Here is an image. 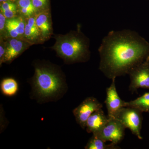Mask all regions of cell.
Returning <instances> with one entry per match:
<instances>
[{
  "mask_svg": "<svg viewBox=\"0 0 149 149\" xmlns=\"http://www.w3.org/2000/svg\"><path fill=\"white\" fill-rule=\"evenodd\" d=\"M86 149H120L117 145L111 143L107 145L106 142L95 135H93L85 147Z\"/></svg>",
  "mask_w": 149,
  "mask_h": 149,
  "instance_id": "cell-17",
  "label": "cell"
},
{
  "mask_svg": "<svg viewBox=\"0 0 149 149\" xmlns=\"http://www.w3.org/2000/svg\"><path fill=\"white\" fill-rule=\"evenodd\" d=\"M109 120L108 116L102 109L97 110L91 115L86 123V128L88 133L96 135L102 130Z\"/></svg>",
  "mask_w": 149,
  "mask_h": 149,
  "instance_id": "cell-13",
  "label": "cell"
},
{
  "mask_svg": "<svg viewBox=\"0 0 149 149\" xmlns=\"http://www.w3.org/2000/svg\"><path fill=\"white\" fill-rule=\"evenodd\" d=\"M129 91L133 93L139 88L149 89V56L130 70Z\"/></svg>",
  "mask_w": 149,
  "mask_h": 149,
  "instance_id": "cell-6",
  "label": "cell"
},
{
  "mask_svg": "<svg viewBox=\"0 0 149 149\" xmlns=\"http://www.w3.org/2000/svg\"><path fill=\"white\" fill-rule=\"evenodd\" d=\"M1 89L4 95L12 97L16 95L18 92V84L13 78L10 77L4 78L1 82Z\"/></svg>",
  "mask_w": 149,
  "mask_h": 149,
  "instance_id": "cell-15",
  "label": "cell"
},
{
  "mask_svg": "<svg viewBox=\"0 0 149 149\" xmlns=\"http://www.w3.org/2000/svg\"><path fill=\"white\" fill-rule=\"evenodd\" d=\"M6 52L3 63L10 64L32 45L24 38L6 39Z\"/></svg>",
  "mask_w": 149,
  "mask_h": 149,
  "instance_id": "cell-8",
  "label": "cell"
},
{
  "mask_svg": "<svg viewBox=\"0 0 149 149\" xmlns=\"http://www.w3.org/2000/svg\"><path fill=\"white\" fill-rule=\"evenodd\" d=\"M109 120L105 125L97 134L95 135L105 142L109 141L117 145L125 136V128L114 117H108Z\"/></svg>",
  "mask_w": 149,
  "mask_h": 149,
  "instance_id": "cell-5",
  "label": "cell"
},
{
  "mask_svg": "<svg viewBox=\"0 0 149 149\" xmlns=\"http://www.w3.org/2000/svg\"><path fill=\"white\" fill-rule=\"evenodd\" d=\"M6 17L0 12V38L4 40L7 39L6 27Z\"/></svg>",
  "mask_w": 149,
  "mask_h": 149,
  "instance_id": "cell-20",
  "label": "cell"
},
{
  "mask_svg": "<svg viewBox=\"0 0 149 149\" xmlns=\"http://www.w3.org/2000/svg\"><path fill=\"white\" fill-rule=\"evenodd\" d=\"M64 84L61 71L58 68L47 63L35 64L33 88L40 98L48 100L57 97L64 89Z\"/></svg>",
  "mask_w": 149,
  "mask_h": 149,
  "instance_id": "cell-3",
  "label": "cell"
},
{
  "mask_svg": "<svg viewBox=\"0 0 149 149\" xmlns=\"http://www.w3.org/2000/svg\"><path fill=\"white\" fill-rule=\"evenodd\" d=\"M26 18L20 15L7 19L6 32L8 38H24Z\"/></svg>",
  "mask_w": 149,
  "mask_h": 149,
  "instance_id": "cell-11",
  "label": "cell"
},
{
  "mask_svg": "<svg viewBox=\"0 0 149 149\" xmlns=\"http://www.w3.org/2000/svg\"><path fill=\"white\" fill-rule=\"evenodd\" d=\"M98 51L99 69L112 79L129 74L149 56V43L135 31L110 32L103 39Z\"/></svg>",
  "mask_w": 149,
  "mask_h": 149,
  "instance_id": "cell-1",
  "label": "cell"
},
{
  "mask_svg": "<svg viewBox=\"0 0 149 149\" xmlns=\"http://www.w3.org/2000/svg\"><path fill=\"white\" fill-rule=\"evenodd\" d=\"M0 12L6 19L13 18L19 15L16 2L14 1H7L0 3Z\"/></svg>",
  "mask_w": 149,
  "mask_h": 149,
  "instance_id": "cell-18",
  "label": "cell"
},
{
  "mask_svg": "<svg viewBox=\"0 0 149 149\" xmlns=\"http://www.w3.org/2000/svg\"><path fill=\"white\" fill-rule=\"evenodd\" d=\"M126 107H132L141 111L142 112L149 113V92L144 93L134 100L126 102Z\"/></svg>",
  "mask_w": 149,
  "mask_h": 149,
  "instance_id": "cell-16",
  "label": "cell"
},
{
  "mask_svg": "<svg viewBox=\"0 0 149 149\" xmlns=\"http://www.w3.org/2000/svg\"><path fill=\"white\" fill-rule=\"evenodd\" d=\"M116 78L112 79L110 86L107 88L106 98L104 103L107 110L108 116L112 117L119 110L126 107V102L122 100L117 93L115 84Z\"/></svg>",
  "mask_w": 149,
  "mask_h": 149,
  "instance_id": "cell-9",
  "label": "cell"
},
{
  "mask_svg": "<svg viewBox=\"0 0 149 149\" xmlns=\"http://www.w3.org/2000/svg\"><path fill=\"white\" fill-rule=\"evenodd\" d=\"M14 1V0H0V3L5 2L7 1Z\"/></svg>",
  "mask_w": 149,
  "mask_h": 149,
  "instance_id": "cell-22",
  "label": "cell"
},
{
  "mask_svg": "<svg viewBox=\"0 0 149 149\" xmlns=\"http://www.w3.org/2000/svg\"><path fill=\"white\" fill-rule=\"evenodd\" d=\"M24 39L33 45L45 42L40 29L35 21V15L26 18Z\"/></svg>",
  "mask_w": 149,
  "mask_h": 149,
  "instance_id": "cell-12",
  "label": "cell"
},
{
  "mask_svg": "<svg viewBox=\"0 0 149 149\" xmlns=\"http://www.w3.org/2000/svg\"><path fill=\"white\" fill-rule=\"evenodd\" d=\"M54 38L56 42L51 48L65 63L72 64L89 60L90 40L81 31L79 24L76 30H71L65 35H54Z\"/></svg>",
  "mask_w": 149,
  "mask_h": 149,
  "instance_id": "cell-2",
  "label": "cell"
},
{
  "mask_svg": "<svg viewBox=\"0 0 149 149\" xmlns=\"http://www.w3.org/2000/svg\"><path fill=\"white\" fill-rule=\"evenodd\" d=\"M142 113L135 108L125 107L119 110L113 117L119 120L125 128L130 129L138 139L142 140L143 137L141 135L143 120Z\"/></svg>",
  "mask_w": 149,
  "mask_h": 149,
  "instance_id": "cell-4",
  "label": "cell"
},
{
  "mask_svg": "<svg viewBox=\"0 0 149 149\" xmlns=\"http://www.w3.org/2000/svg\"><path fill=\"white\" fill-rule=\"evenodd\" d=\"M6 52V42L5 40L0 38V65L3 63L4 59Z\"/></svg>",
  "mask_w": 149,
  "mask_h": 149,
  "instance_id": "cell-21",
  "label": "cell"
},
{
  "mask_svg": "<svg viewBox=\"0 0 149 149\" xmlns=\"http://www.w3.org/2000/svg\"><path fill=\"white\" fill-rule=\"evenodd\" d=\"M17 11L19 15L28 18L37 13L31 0H18L16 1Z\"/></svg>",
  "mask_w": 149,
  "mask_h": 149,
  "instance_id": "cell-14",
  "label": "cell"
},
{
  "mask_svg": "<svg viewBox=\"0 0 149 149\" xmlns=\"http://www.w3.org/2000/svg\"><path fill=\"white\" fill-rule=\"evenodd\" d=\"M35 21L44 42L49 40L53 35L51 9L37 13L35 14Z\"/></svg>",
  "mask_w": 149,
  "mask_h": 149,
  "instance_id": "cell-10",
  "label": "cell"
},
{
  "mask_svg": "<svg viewBox=\"0 0 149 149\" xmlns=\"http://www.w3.org/2000/svg\"><path fill=\"white\" fill-rule=\"evenodd\" d=\"M31 1L37 13L51 9L50 0H31Z\"/></svg>",
  "mask_w": 149,
  "mask_h": 149,
  "instance_id": "cell-19",
  "label": "cell"
},
{
  "mask_svg": "<svg viewBox=\"0 0 149 149\" xmlns=\"http://www.w3.org/2000/svg\"><path fill=\"white\" fill-rule=\"evenodd\" d=\"M102 107V104L95 98L88 97L73 110V113L77 123L85 129L90 116L94 112Z\"/></svg>",
  "mask_w": 149,
  "mask_h": 149,
  "instance_id": "cell-7",
  "label": "cell"
},
{
  "mask_svg": "<svg viewBox=\"0 0 149 149\" xmlns=\"http://www.w3.org/2000/svg\"><path fill=\"white\" fill-rule=\"evenodd\" d=\"M14 1H18V0H14Z\"/></svg>",
  "mask_w": 149,
  "mask_h": 149,
  "instance_id": "cell-23",
  "label": "cell"
}]
</instances>
